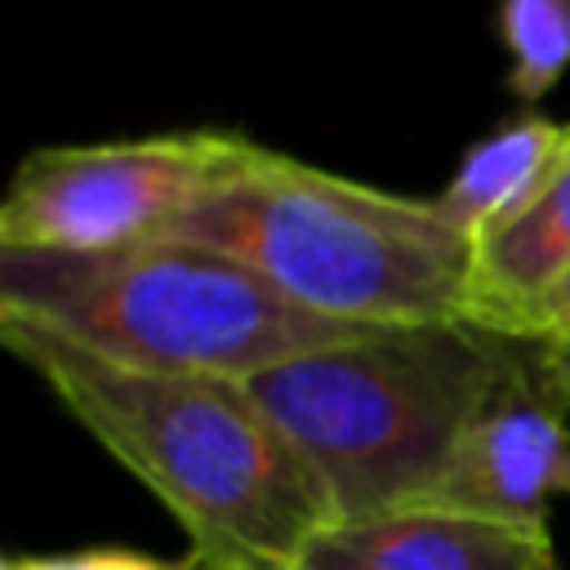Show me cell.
Returning a JSON list of instances; mask_svg holds the SVG:
<instances>
[{
	"mask_svg": "<svg viewBox=\"0 0 570 570\" xmlns=\"http://www.w3.org/2000/svg\"><path fill=\"white\" fill-rule=\"evenodd\" d=\"M156 240L223 249L330 321L370 330L468 321L476 245L432 200L396 196L272 147Z\"/></svg>",
	"mask_w": 570,
	"mask_h": 570,
	"instance_id": "7a4b0ae2",
	"label": "cell"
},
{
	"mask_svg": "<svg viewBox=\"0 0 570 570\" xmlns=\"http://www.w3.org/2000/svg\"><path fill=\"white\" fill-rule=\"evenodd\" d=\"M0 312L129 370L240 383L374 334L298 307L240 258L196 240H138L107 254L0 249Z\"/></svg>",
	"mask_w": 570,
	"mask_h": 570,
	"instance_id": "3957f363",
	"label": "cell"
},
{
	"mask_svg": "<svg viewBox=\"0 0 570 570\" xmlns=\"http://www.w3.org/2000/svg\"><path fill=\"white\" fill-rule=\"evenodd\" d=\"M0 338L178 517L196 566L285 570L316 530L338 521L330 490L249 383L129 370L13 312H0Z\"/></svg>",
	"mask_w": 570,
	"mask_h": 570,
	"instance_id": "6da1fadb",
	"label": "cell"
},
{
	"mask_svg": "<svg viewBox=\"0 0 570 570\" xmlns=\"http://www.w3.org/2000/svg\"><path fill=\"white\" fill-rule=\"evenodd\" d=\"M4 570H196V561L174 566L129 548H85V552H49V557H13Z\"/></svg>",
	"mask_w": 570,
	"mask_h": 570,
	"instance_id": "8fae6325",
	"label": "cell"
},
{
	"mask_svg": "<svg viewBox=\"0 0 570 570\" xmlns=\"http://www.w3.org/2000/svg\"><path fill=\"white\" fill-rule=\"evenodd\" d=\"M263 151V142L223 129L27 151L0 200V249L107 254L156 240Z\"/></svg>",
	"mask_w": 570,
	"mask_h": 570,
	"instance_id": "5b68a950",
	"label": "cell"
},
{
	"mask_svg": "<svg viewBox=\"0 0 570 570\" xmlns=\"http://www.w3.org/2000/svg\"><path fill=\"white\" fill-rule=\"evenodd\" d=\"M521 338H543V343H561L570 338V272L548 289V298L525 316Z\"/></svg>",
	"mask_w": 570,
	"mask_h": 570,
	"instance_id": "7c38bea8",
	"label": "cell"
},
{
	"mask_svg": "<svg viewBox=\"0 0 570 570\" xmlns=\"http://www.w3.org/2000/svg\"><path fill=\"white\" fill-rule=\"evenodd\" d=\"M196 570H209V566H196Z\"/></svg>",
	"mask_w": 570,
	"mask_h": 570,
	"instance_id": "5bb4252c",
	"label": "cell"
},
{
	"mask_svg": "<svg viewBox=\"0 0 570 570\" xmlns=\"http://www.w3.org/2000/svg\"><path fill=\"white\" fill-rule=\"evenodd\" d=\"M570 147V125L548 116H517L485 134L454 169V178L432 196V205L476 245L503 227L557 169Z\"/></svg>",
	"mask_w": 570,
	"mask_h": 570,
	"instance_id": "9c48e42d",
	"label": "cell"
},
{
	"mask_svg": "<svg viewBox=\"0 0 570 570\" xmlns=\"http://www.w3.org/2000/svg\"><path fill=\"white\" fill-rule=\"evenodd\" d=\"M570 392L548 361L543 338H517V356L481 414L468 423L445 472L419 503L543 521L548 503L570 494Z\"/></svg>",
	"mask_w": 570,
	"mask_h": 570,
	"instance_id": "8992f818",
	"label": "cell"
},
{
	"mask_svg": "<svg viewBox=\"0 0 570 570\" xmlns=\"http://www.w3.org/2000/svg\"><path fill=\"white\" fill-rule=\"evenodd\" d=\"M285 570H557V548L548 521L405 503L330 521Z\"/></svg>",
	"mask_w": 570,
	"mask_h": 570,
	"instance_id": "52a82bcc",
	"label": "cell"
},
{
	"mask_svg": "<svg viewBox=\"0 0 570 570\" xmlns=\"http://www.w3.org/2000/svg\"><path fill=\"white\" fill-rule=\"evenodd\" d=\"M570 272V147L543 187L472 254L468 321L517 334L548 289Z\"/></svg>",
	"mask_w": 570,
	"mask_h": 570,
	"instance_id": "ba28073f",
	"label": "cell"
},
{
	"mask_svg": "<svg viewBox=\"0 0 570 570\" xmlns=\"http://www.w3.org/2000/svg\"><path fill=\"white\" fill-rule=\"evenodd\" d=\"M517 356V334L472 321L392 325L307 352L249 383L338 517L419 503Z\"/></svg>",
	"mask_w": 570,
	"mask_h": 570,
	"instance_id": "277c9868",
	"label": "cell"
},
{
	"mask_svg": "<svg viewBox=\"0 0 570 570\" xmlns=\"http://www.w3.org/2000/svg\"><path fill=\"white\" fill-rule=\"evenodd\" d=\"M548 361H552L557 379H561V383H566V392H570V338H561V343H548Z\"/></svg>",
	"mask_w": 570,
	"mask_h": 570,
	"instance_id": "4fadbf2b",
	"label": "cell"
},
{
	"mask_svg": "<svg viewBox=\"0 0 570 570\" xmlns=\"http://www.w3.org/2000/svg\"><path fill=\"white\" fill-rule=\"evenodd\" d=\"M499 31L512 53V94L539 102L570 67V0H503Z\"/></svg>",
	"mask_w": 570,
	"mask_h": 570,
	"instance_id": "30bf717a",
	"label": "cell"
}]
</instances>
